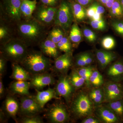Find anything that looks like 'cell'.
<instances>
[{
  "label": "cell",
  "instance_id": "f1b7e54d",
  "mask_svg": "<svg viewBox=\"0 0 123 123\" xmlns=\"http://www.w3.org/2000/svg\"><path fill=\"white\" fill-rule=\"evenodd\" d=\"M64 37V33L59 28H53L49 34L48 38L57 44Z\"/></svg>",
  "mask_w": 123,
  "mask_h": 123
},
{
  "label": "cell",
  "instance_id": "3957f363",
  "mask_svg": "<svg viewBox=\"0 0 123 123\" xmlns=\"http://www.w3.org/2000/svg\"><path fill=\"white\" fill-rule=\"evenodd\" d=\"M28 47L20 38L9 39L2 43L1 55L12 63L20 64L28 53Z\"/></svg>",
  "mask_w": 123,
  "mask_h": 123
},
{
  "label": "cell",
  "instance_id": "7402d4cb",
  "mask_svg": "<svg viewBox=\"0 0 123 123\" xmlns=\"http://www.w3.org/2000/svg\"><path fill=\"white\" fill-rule=\"evenodd\" d=\"M36 0H22L20 10L22 18L25 20L32 18L37 7Z\"/></svg>",
  "mask_w": 123,
  "mask_h": 123
},
{
  "label": "cell",
  "instance_id": "4fadbf2b",
  "mask_svg": "<svg viewBox=\"0 0 123 123\" xmlns=\"http://www.w3.org/2000/svg\"><path fill=\"white\" fill-rule=\"evenodd\" d=\"M30 81L31 88L40 91L47 86L55 84L56 80L52 74L47 72L31 76Z\"/></svg>",
  "mask_w": 123,
  "mask_h": 123
},
{
  "label": "cell",
  "instance_id": "f5cc1de1",
  "mask_svg": "<svg viewBox=\"0 0 123 123\" xmlns=\"http://www.w3.org/2000/svg\"><path fill=\"white\" fill-rule=\"evenodd\" d=\"M120 3H121L123 10V0H120Z\"/></svg>",
  "mask_w": 123,
  "mask_h": 123
},
{
  "label": "cell",
  "instance_id": "8d00e7d4",
  "mask_svg": "<svg viewBox=\"0 0 123 123\" xmlns=\"http://www.w3.org/2000/svg\"><path fill=\"white\" fill-rule=\"evenodd\" d=\"M83 34L86 39L90 43H93L96 40V36L95 33L92 30L88 29H84Z\"/></svg>",
  "mask_w": 123,
  "mask_h": 123
},
{
  "label": "cell",
  "instance_id": "7bdbcfd3",
  "mask_svg": "<svg viewBox=\"0 0 123 123\" xmlns=\"http://www.w3.org/2000/svg\"><path fill=\"white\" fill-rule=\"evenodd\" d=\"M40 0L44 5L51 7H55L57 4V0Z\"/></svg>",
  "mask_w": 123,
  "mask_h": 123
},
{
  "label": "cell",
  "instance_id": "60d3db41",
  "mask_svg": "<svg viewBox=\"0 0 123 123\" xmlns=\"http://www.w3.org/2000/svg\"><path fill=\"white\" fill-rule=\"evenodd\" d=\"M81 123H101V121L96 117L93 116L87 117L84 118L81 122Z\"/></svg>",
  "mask_w": 123,
  "mask_h": 123
},
{
  "label": "cell",
  "instance_id": "bcb514c9",
  "mask_svg": "<svg viewBox=\"0 0 123 123\" xmlns=\"http://www.w3.org/2000/svg\"><path fill=\"white\" fill-rule=\"evenodd\" d=\"M85 53V61L87 66H89L93 61V58L90 54L88 53Z\"/></svg>",
  "mask_w": 123,
  "mask_h": 123
},
{
  "label": "cell",
  "instance_id": "8992f818",
  "mask_svg": "<svg viewBox=\"0 0 123 123\" xmlns=\"http://www.w3.org/2000/svg\"><path fill=\"white\" fill-rule=\"evenodd\" d=\"M55 89L57 96L63 98L69 105L75 94L76 89L71 84L67 74L59 75Z\"/></svg>",
  "mask_w": 123,
  "mask_h": 123
},
{
  "label": "cell",
  "instance_id": "30bf717a",
  "mask_svg": "<svg viewBox=\"0 0 123 123\" xmlns=\"http://www.w3.org/2000/svg\"><path fill=\"white\" fill-rule=\"evenodd\" d=\"M105 103L110 102L123 98V89L121 82L110 80L103 86Z\"/></svg>",
  "mask_w": 123,
  "mask_h": 123
},
{
  "label": "cell",
  "instance_id": "816d5d0a",
  "mask_svg": "<svg viewBox=\"0 0 123 123\" xmlns=\"http://www.w3.org/2000/svg\"><path fill=\"white\" fill-rule=\"evenodd\" d=\"M100 1H101V2L103 4H104L106 5V4L107 3V0H99Z\"/></svg>",
  "mask_w": 123,
  "mask_h": 123
},
{
  "label": "cell",
  "instance_id": "cb8c5ba5",
  "mask_svg": "<svg viewBox=\"0 0 123 123\" xmlns=\"http://www.w3.org/2000/svg\"><path fill=\"white\" fill-rule=\"evenodd\" d=\"M106 103L105 105L112 110L123 122V98Z\"/></svg>",
  "mask_w": 123,
  "mask_h": 123
},
{
  "label": "cell",
  "instance_id": "d4e9b609",
  "mask_svg": "<svg viewBox=\"0 0 123 123\" xmlns=\"http://www.w3.org/2000/svg\"><path fill=\"white\" fill-rule=\"evenodd\" d=\"M69 77L71 84L76 89L82 88L86 84L84 79L79 75L75 68L72 69Z\"/></svg>",
  "mask_w": 123,
  "mask_h": 123
},
{
  "label": "cell",
  "instance_id": "f6af8a7d",
  "mask_svg": "<svg viewBox=\"0 0 123 123\" xmlns=\"http://www.w3.org/2000/svg\"><path fill=\"white\" fill-rule=\"evenodd\" d=\"M93 5L95 7L96 13L101 14L104 13L105 11V10L103 7L101 6L100 5L97 4H94Z\"/></svg>",
  "mask_w": 123,
  "mask_h": 123
},
{
  "label": "cell",
  "instance_id": "5b68a950",
  "mask_svg": "<svg viewBox=\"0 0 123 123\" xmlns=\"http://www.w3.org/2000/svg\"><path fill=\"white\" fill-rule=\"evenodd\" d=\"M45 116L52 123H65L70 119L69 111L64 104L60 102H55L49 107Z\"/></svg>",
  "mask_w": 123,
  "mask_h": 123
},
{
  "label": "cell",
  "instance_id": "d6a6232c",
  "mask_svg": "<svg viewBox=\"0 0 123 123\" xmlns=\"http://www.w3.org/2000/svg\"><path fill=\"white\" fill-rule=\"evenodd\" d=\"M101 43L103 48L107 50L113 49L116 45L115 39L111 36H107L104 38Z\"/></svg>",
  "mask_w": 123,
  "mask_h": 123
},
{
  "label": "cell",
  "instance_id": "8fae6325",
  "mask_svg": "<svg viewBox=\"0 0 123 123\" xmlns=\"http://www.w3.org/2000/svg\"><path fill=\"white\" fill-rule=\"evenodd\" d=\"M21 1L22 0H5L4 13L11 21H21L22 18L20 10Z\"/></svg>",
  "mask_w": 123,
  "mask_h": 123
},
{
  "label": "cell",
  "instance_id": "e575fe53",
  "mask_svg": "<svg viewBox=\"0 0 123 123\" xmlns=\"http://www.w3.org/2000/svg\"><path fill=\"white\" fill-rule=\"evenodd\" d=\"M90 24L93 29L98 30H103L106 27L105 23L102 19L98 20H92Z\"/></svg>",
  "mask_w": 123,
  "mask_h": 123
},
{
  "label": "cell",
  "instance_id": "2e32d148",
  "mask_svg": "<svg viewBox=\"0 0 123 123\" xmlns=\"http://www.w3.org/2000/svg\"><path fill=\"white\" fill-rule=\"evenodd\" d=\"M106 74L111 80L119 82L123 81V58L112 64L107 69Z\"/></svg>",
  "mask_w": 123,
  "mask_h": 123
},
{
  "label": "cell",
  "instance_id": "4316f807",
  "mask_svg": "<svg viewBox=\"0 0 123 123\" xmlns=\"http://www.w3.org/2000/svg\"><path fill=\"white\" fill-rule=\"evenodd\" d=\"M69 40L74 44H78L80 42L82 35L80 30L77 24L75 23L72 26L69 34Z\"/></svg>",
  "mask_w": 123,
  "mask_h": 123
},
{
  "label": "cell",
  "instance_id": "4dcf8cb0",
  "mask_svg": "<svg viewBox=\"0 0 123 123\" xmlns=\"http://www.w3.org/2000/svg\"><path fill=\"white\" fill-rule=\"evenodd\" d=\"M111 12L113 17L119 19L123 18V10L120 1H115L111 7Z\"/></svg>",
  "mask_w": 123,
  "mask_h": 123
},
{
  "label": "cell",
  "instance_id": "9a60e30c",
  "mask_svg": "<svg viewBox=\"0 0 123 123\" xmlns=\"http://www.w3.org/2000/svg\"><path fill=\"white\" fill-rule=\"evenodd\" d=\"M20 102L13 95H10L6 98L2 109L8 118H11L17 122V116L18 114Z\"/></svg>",
  "mask_w": 123,
  "mask_h": 123
},
{
  "label": "cell",
  "instance_id": "f907efd6",
  "mask_svg": "<svg viewBox=\"0 0 123 123\" xmlns=\"http://www.w3.org/2000/svg\"><path fill=\"white\" fill-rule=\"evenodd\" d=\"M115 0H107L106 6L108 8H111Z\"/></svg>",
  "mask_w": 123,
  "mask_h": 123
},
{
  "label": "cell",
  "instance_id": "b9f144b4",
  "mask_svg": "<svg viewBox=\"0 0 123 123\" xmlns=\"http://www.w3.org/2000/svg\"><path fill=\"white\" fill-rule=\"evenodd\" d=\"M96 13V9L93 4L87 9L86 11V15L88 17L91 18Z\"/></svg>",
  "mask_w": 123,
  "mask_h": 123
},
{
  "label": "cell",
  "instance_id": "484cf974",
  "mask_svg": "<svg viewBox=\"0 0 123 123\" xmlns=\"http://www.w3.org/2000/svg\"><path fill=\"white\" fill-rule=\"evenodd\" d=\"M91 86L98 87L103 86L105 83L103 77L97 69L94 68L90 78Z\"/></svg>",
  "mask_w": 123,
  "mask_h": 123
},
{
  "label": "cell",
  "instance_id": "f546056e",
  "mask_svg": "<svg viewBox=\"0 0 123 123\" xmlns=\"http://www.w3.org/2000/svg\"><path fill=\"white\" fill-rule=\"evenodd\" d=\"M56 44L57 47L60 51L63 52L65 53L71 52L72 45L70 40L68 38L64 37Z\"/></svg>",
  "mask_w": 123,
  "mask_h": 123
},
{
  "label": "cell",
  "instance_id": "db71d44e",
  "mask_svg": "<svg viewBox=\"0 0 123 123\" xmlns=\"http://www.w3.org/2000/svg\"><path fill=\"white\" fill-rule=\"evenodd\" d=\"M121 84H122V86H123V81L121 82Z\"/></svg>",
  "mask_w": 123,
  "mask_h": 123
},
{
  "label": "cell",
  "instance_id": "ffe728a7",
  "mask_svg": "<svg viewBox=\"0 0 123 123\" xmlns=\"http://www.w3.org/2000/svg\"><path fill=\"white\" fill-rule=\"evenodd\" d=\"M96 55L99 67L103 70L118 57L114 52L103 50H98L96 52Z\"/></svg>",
  "mask_w": 123,
  "mask_h": 123
},
{
  "label": "cell",
  "instance_id": "1f68e13d",
  "mask_svg": "<svg viewBox=\"0 0 123 123\" xmlns=\"http://www.w3.org/2000/svg\"><path fill=\"white\" fill-rule=\"evenodd\" d=\"M18 123H43V119L39 115L31 116L21 117Z\"/></svg>",
  "mask_w": 123,
  "mask_h": 123
},
{
  "label": "cell",
  "instance_id": "74e56055",
  "mask_svg": "<svg viewBox=\"0 0 123 123\" xmlns=\"http://www.w3.org/2000/svg\"><path fill=\"white\" fill-rule=\"evenodd\" d=\"M77 72L81 77L90 72H91L94 69V68L90 66L79 67L75 68Z\"/></svg>",
  "mask_w": 123,
  "mask_h": 123
},
{
  "label": "cell",
  "instance_id": "6da1fadb",
  "mask_svg": "<svg viewBox=\"0 0 123 123\" xmlns=\"http://www.w3.org/2000/svg\"><path fill=\"white\" fill-rule=\"evenodd\" d=\"M45 26L35 18L21 21L18 24V34L20 39L29 46L39 44L46 35Z\"/></svg>",
  "mask_w": 123,
  "mask_h": 123
},
{
  "label": "cell",
  "instance_id": "ba28073f",
  "mask_svg": "<svg viewBox=\"0 0 123 123\" xmlns=\"http://www.w3.org/2000/svg\"><path fill=\"white\" fill-rule=\"evenodd\" d=\"M73 17L72 7L67 2H62L57 9L55 24L66 30L70 27L73 21Z\"/></svg>",
  "mask_w": 123,
  "mask_h": 123
},
{
  "label": "cell",
  "instance_id": "f35d334b",
  "mask_svg": "<svg viewBox=\"0 0 123 123\" xmlns=\"http://www.w3.org/2000/svg\"><path fill=\"white\" fill-rule=\"evenodd\" d=\"M9 30L7 27L3 26L1 25L0 27V39L2 43L5 42V40L8 37Z\"/></svg>",
  "mask_w": 123,
  "mask_h": 123
},
{
  "label": "cell",
  "instance_id": "c3c4849f",
  "mask_svg": "<svg viewBox=\"0 0 123 123\" xmlns=\"http://www.w3.org/2000/svg\"><path fill=\"white\" fill-rule=\"evenodd\" d=\"M77 2L81 5L85 6L88 4L92 0H77Z\"/></svg>",
  "mask_w": 123,
  "mask_h": 123
},
{
  "label": "cell",
  "instance_id": "277c9868",
  "mask_svg": "<svg viewBox=\"0 0 123 123\" xmlns=\"http://www.w3.org/2000/svg\"><path fill=\"white\" fill-rule=\"evenodd\" d=\"M69 106V112L76 118H84L94 113V105L88 93L84 91L75 94Z\"/></svg>",
  "mask_w": 123,
  "mask_h": 123
},
{
  "label": "cell",
  "instance_id": "836d02e7",
  "mask_svg": "<svg viewBox=\"0 0 123 123\" xmlns=\"http://www.w3.org/2000/svg\"><path fill=\"white\" fill-rule=\"evenodd\" d=\"M112 26L115 31L123 38V20H116L112 23Z\"/></svg>",
  "mask_w": 123,
  "mask_h": 123
},
{
  "label": "cell",
  "instance_id": "d6986e66",
  "mask_svg": "<svg viewBox=\"0 0 123 123\" xmlns=\"http://www.w3.org/2000/svg\"><path fill=\"white\" fill-rule=\"evenodd\" d=\"M31 87L30 81H18L12 82L9 87L11 94H18L21 96L30 95L29 90Z\"/></svg>",
  "mask_w": 123,
  "mask_h": 123
},
{
  "label": "cell",
  "instance_id": "83f0119b",
  "mask_svg": "<svg viewBox=\"0 0 123 123\" xmlns=\"http://www.w3.org/2000/svg\"><path fill=\"white\" fill-rule=\"evenodd\" d=\"M74 18L78 21H81L85 18L86 13L81 5L74 3L72 7Z\"/></svg>",
  "mask_w": 123,
  "mask_h": 123
},
{
  "label": "cell",
  "instance_id": "7c38bea8",
  "mask_svg": "<svg viewBox=\"0 0 123 123\" xmlns=\"http://www.w3.org/2000/svg\"><path fill=\"white\" fill-rule=\"evenodd\" d=\"M94 113L102 123H123L112 110L103 104L95 107Z\"/></svg>",
  "mask_w": 123,
  "mask_h": 123
},
{
  "label": "cell",
  "instance_id": "ab89813d",
  "mask_svg": "<svg viewBox=\"0 0 123 123\" xmlns=\"http://www.w3.org/2000/svg\"><path fill=\"white\" fill-rule=\"evenodd\" d=\"M7 60L0 55V76L2 77L6 71Z\"/></svg>",
  "mask_w": 123,
  "mask_h": 123
},
{
  "label": "cell",
  "instance_id": "d590c367",
  "mask_svg": "<svg viewBox=\"0 0 123 123\" xmlns=\"http://www.w3.org/2000/svg\"><path fill=\"white\" fill-rule=\"evenodd\" d=\"M75 68L87 66L85 61V53H81L77 56L75 59Z\"/></svg>",
  "mask_w": 123,
  "mask_h": 123
},
{
  "label": "cell",
  "instance_id": "7a4b0ae2",
  "mask_svg": "<svg viewBox=\"0 0 123 123\" xmlns=\"http://www.w3.org/2000/svg\"><path fill=\"white\" fill-rule=\"evenodd\" d=\"M20 64L31 76L49 72L53 68L51 60L41 51H29Z\"/></svg>",
  "mask_w": 123,
  "mask_h": 123
},
{
  "label": "cell",
  "instance_id": "9c48e42d",
  "mask_svg": "<svg viewBox=\"0 0 123 123\" xmlns=\"http://www.w3.org/2000/svg\"><path fill=\"white\" fill-rule=\"evenodd\" d=\"M57 9L47 6H40L34 12V18L44 26L55 22Z\"/></svg>",
  "mask_w": 123,
  "mask_h": 123
},
{
  "label": "cell",
  "instance_id": "ee69618b",
  "mask_svg": "<svg viewBox=\"0 0 123 123\" xmlns=\"http://www.w3.org/2000/svg\"><path fill=\"white\" fill-rule=\"evenodd\" d=\"M5 93L4 86L3 84L2 77L0 76V98H2L4 96Z\"/></svg>",
  "mask_w": 123,
  "mask_h": 123
},
{
  "label": "cell",
  "instance_id": "603a6c76",
  "mask_svg": "<svg viewBox=\"0 0 123 123\" xmlns=\"http://www.w3.org/2000/svg\"><path fill=\"white\" fill-rule=\"evenodd\" d=\"M88 93L95 107L105 103V94L103 86L100 87H93Z\"/></svg>",
  "mask_w": 123,
  "mask_h": 123
},
{
  "label": "cell",
  "instance_id": "52a82bcc",
  "mask_svg": "<svg viewBox=\"0 0 123 123\" xmlns=\"http://www.w3.org/2000/svg\"><path fill=\"white\" fill-rule=\"evenodd\" d=\"M20 107L18 114L20 117L37 115L43 111L36 101L34 96H21L20 100Z\"/></svg>",
  "mask_w": 123,
  "mask_h": 123
},
{
  "label": "cell",
  "instance_id": "44dd1931",
  "mask_svg": "<svg viewBox=\"0 0 123 123\" xmlns=\"http://www.w3.org/2000/svg\"><path fill=\"white\" fill-rule=\"evenodd\" d=\"M11 77L15 80L30 81L31 75L20 64L13 63Z\"/></svg>",
  "mask_w": 123,
  "mask_h": 123
},
{
  "label": "cell",
  "instance_id": "5bb4252c",
  "mask_svg": "<svg viewBox=\"0 0 123 123\" xmlns=\"http://www.w3.org/2000/svg\"><path fill=\"white\" fill-rule=\"evenodd\" d=\"M73 65L72 52L65 53L55 59L52 70L60 74H67Z\"/></svg>",
  "mask_w": 123,
  "mask_h": 123
},
{
  "label": "cell",
  "instance_id": "7dc6e473",
  "mask_svg": "<svg viewBox=\"0 0 123 123\" xmlns=\"http://www.w3.org/2000/svg\"><path fill=\"white\" fill-rule=\"evenodd\" d=\"M7 115L2 109H0V123H5L7 120Z\"/></svg>",
  "mask_w": 123,
  "mask_h": 123
},
{
  "label": "cell",
  "instance_id": "681fc988",
  "mask_svg": "<svg viewBox=\"0 0 123 123\" xmlns=\"http://www.w3.org/2000/svg\"><path fill=\"white\" fill-rule=\"evenodd\" d=\"M92 20H98L102 19V14L96 13L91 18Z\"/></svg>",
  "mask_w": 123,
  "mask_h": 123
},
{
  "label": "cell",
  "instance_id": "ac0fdd59",
  "mask_svg": "<svg viewBox=\"0 0 123 123\" xmlns=\"http://www.w3.org/2000/svg\"><path fill=\"white\" fill-rule=\"evenodd\" d=\"M39 46L42 53L47 56L55 59L60 55L57 44L48 38L40 42Z\"/></svg>",
  "mask_w": 123,
  "mask_h": 123
},
{
  "label": "cell",
  "instance_id": "e0dca14e",
  "mask_svg": "<svg viewBox=\"0 0 123 123\" xmlns=\"http://www.w3.org/2000/svg\"><path fill=\"white\" fill-rule=\"evenodd\" d=\"M35 90L37 93L36 95L34 96L35 98L42 108H44L46 104L52 99L60 100V97L57 96L55 88H49L46 90L42 91Z\"/></svg>",
  "mask_w": 123,
  "mask_h": 123
}]
</instances>
